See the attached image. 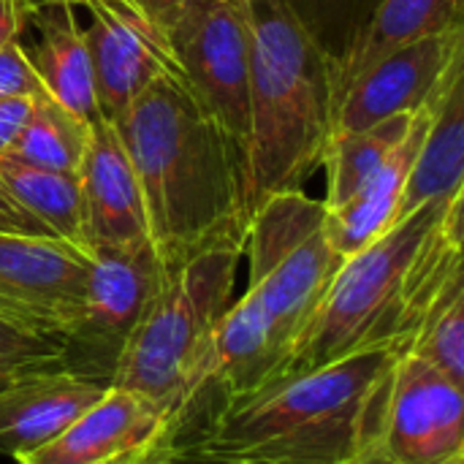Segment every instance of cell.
<instances>
[{
  "mask_svg": "<svg viewBox=\"0 0 464 464\" xmlns=\"http://www.w3.org/2000/svg\"><path fill=\"white\" fill-rule=\"evenodd\" d=\"M394 348L280 375L190 416L166 443L218 464H356L370 449Z\"/></svg>",
  "mask_w": 464,
  "mask_h": 464,
  "instance_id": "6da1fadb",
  "label": "cell"
},
{
  "mask_svg": "<svg viewBox=\"0 0 464 464\" xmlns=\"http://www.w3.org/2000/svg\"><path fill=\"white\" fill-rule=\"evenodd\" d=\"M139 177L160 266L247 242L242 147L177 73L158 76L114 122Z\"/></svg>",
  "mask_w": 464,
  "mask_h": 464,
  "instance_id": "7a4b0ae2",
  "label": "cell"
},
{
  "mask_svg": "<svg viewBox=\"0 0 464 464\" xmlns=\"http://www.w3.org/2000/svg\"><path fill=\"white\" fill-rule=\"evenodd\" d=\"M462 193L416 209L348 256L280 375L310 372L378 348L402 353L435 296L464 275Z\"/></svg>",
  "mask_w": 464,
  "mask_h": 464,
  "instance_id": "3957f363",
  "label": "cell"
},
{
  "mask_svg": "<svg viewBox=\"0 0 464 464\" xmlns=\"http://www.w3.org/2000/svg\"><path fill=\"white\" fill-rule=\"evenodd\" d=\"M253 57L242 198L247 218L272 196L302 190L334 139V54L288 0H250Z\"/></svg>",
  "mask_w": 464,
  "mask_h": 464,
  "instance_id": "277c9868",
  "label": "cell"
},
{
  "mask_svg": "<svg viewBox=\"0 0 464 464\" xmlns=\"http://www.w3.org/2000/svg\"><path fill=\"white\" fill-rule=\"evenodd\" d=\"M242 256L245 245L223 242L182 264L160 266V285L117 359L111 386L163 408L171 435L201 392L212 337L231 304Z\"/></svg>",
  "mask_w": 464,
  "mask_h": 464,
  "instance_id": "5b68a950",
  "label": "cell"
},
{
  "mask_svg": "<svg viewBox=\"0 0 464 464\" xmlns=\"http://www.w3.org/2000/svg\"><path fill=\"white\" fill-rule=\"evenodd\" d=\"M245 253L250 261L245 294L261 307L288 359L345 261L329 242L324 201L304 190L266 198L247 223Z\"/></svg>",
  "mask_w": 464,
  "mask_h": 464,
  "instance_id": "8992f818",
  "label": "cell"
},
{
  "mask_svg": "<svg viewBox=\"0 0 464 464\" xmlns=\"http://www.w3.org/2000/svg\"><path fill=\"white\" fill-rule=\"evenodd\" d=\"M150 3L163 22L177 76L242 147L253 57L250 0Z\"/></svg>",
  "mask_w": 464,
  "mask_h": 464,
  "instance_id": "52a82bcc",
  "label": "cell"
},
{
  "mask_svg": "<svg viewBox=\"0 0 464 464\" xmlns=\"http://www.w3.org/2000/svg\"><path fill=\"white\" fill-rule=\"evenodd\" d=\"M87 285L79 324L65 340L63 367L111 386L117 359L160 285V261L150 239L87 245Z\"/></svg>",
  "mask_w": 464,
  "mask_h": 464,
  "instance_id": "ba28073f",
  "label": "cell"
},
{
  "mask_svg": "<svg viewBox=\"0 0 464 464\" xmlns=\"http://www.w3.org/2000/svg\"><path fill=\"white\" fill-rule=\"evenodd\" d=\"M462 462V386L416 356H397L372 443L356 464Z\"/></svg>",
  "mask_w": 464,
  "mask_h": 464,
  "instance_id": "9c48e42d",
  "label": "cell"
},
{
  "mask_svg": "<svg viewBox=\"0 0 464 464\" xmlns=\"http://www.w3.org/2000/svg\"><path fill=\"white\" fill-rule=\"evenodd\" d=\"M87 266V250L65 239L0 234V318L68 340L82 315Z\"/></svg>",
  "mask_w": 464,
  "mask_h": 464,
  "instance_id": "30bf717a",
  "label": "cell"
},
{
  "mask_svg": "<svg viewBox=\"0 0 464 464\" xmlns=\"http://www.w3.org/2000/svg\"><path fill=\"white\" fill-rule=\"evenodd\" d=\"M98 117L117 122L163 73H177L163 22L150 0H82Z\"/></svg>",
  "mask_w": 464,
  "mask_h": 464,
  "instance_id": "8fae6325",
  "label": "cell"
},
{
  "mask_svg": "<svg viewBox=\"0 0 464 464\" xmlns=\"http://www.w3.org/2000/svg\"><path fill=\"white\" fill-rule=\"evenodd\" d=\"M464 60V27L419 38L364 73L337 101L334 136L370 128L397 114H416L443 90L454 65Z\"/></svg>",
  "mask_w": 464,
  "mask_h": 464,
  "instance_id": "7c38bea8",
  "label": "cell"
},
{
  "mask_svg": "<svg viewBox=\"0 0 464 464\" xmlns=\"http://www.w3.org/2000/svg\"><path fill=\"white\" fill-rule=\"evenodd\" d=\"M171 438V419L147 397L109 386V392L46 446L16 464H141Z\"/></svg>",
  "mask_w": 464,
  "mask_h": 464,
  "instance_id": "4fadbf2b",
  "label": "cell"
},
{
  "mask_svg": "<svg viewBox=\"0 0 464 464\" xmlns=\"http://www.w3.org/2000/svg\"><path fill=\"white\" fill-rule=\"evenodd\" d=\"M106 392L109 383L71 372L63 364L0 381V454L19 459L46 446Z\"/></svg>",
  "mask_w": 464,
  "mask_h": 464,
  "instance_id": "5bb4252c",
  "label": "cell"
},
{
  "mask_svg": "<svg viewBox=\"0 0 464 464\" xmlns=\"http://www.w3.org/2000/svg\"><path fill=\"white\" fill-rule=\"evenodd\" d=\"M79 179L84 196L87 245H125L150 239L139 177L114 122L98 117L90 125Z\"/></svg>",
  "mask_w": 464,
  "mask_h": 464,
  "instance_id": "9a60e30c",
  "label": "cell"
},
{
  "mask_svg": "<svg viewBox=\"0 0 464 464\" xmlns=\"http://www.w3.org/2000/svg\"><path fill=\"white\" fill-rule=\"evenodd\" d=\"M30 33V44H22L41 90L79 114L87 122L98 120L95 106V84H92V63L84 41V30L76 22L73 3H54L27 14L24 30Z\"/></svg>",
  "mask_w": 464,
  "mask_h": 464,
  "instance_id": "2e32d148",
  "label": "cell"
},
{
  "mask_svg": "<svg viewBox=\"0 0 464 464\" xmlns=\"http://www.w3.org/2000/svg\"><path fill=\"white\" fill-rule=\"evenodd\" d=\"M430 122V106L416 111L408 136L392 152V158L372 174V179L343 207L326 209V234L332 247L348 258L383 237L392 226L400 223V204L402 193L419 155L424 130Z\"/></svg>",
  "mask_w": 464,
  "mask_h": 464,
  "instance_id": "e0dca14e",
  "label": "cell"
},
{
  "mask_svg": "<svg viewBox=\"0 0 464 464\" xmlns=\"http://www.w3.org/2000/svg\"><path fill=\"white\" fill-rule=\"evenodd\" d=\"M464 179V60L454 65L443 90L430 103V122L413 160L400 220L416 209L462 193Z\"/></svg>",
  "mask_w": 464,
  "mask_h": 464,
  "instance_id": "ac0fdd59",
  "label": "cell"
},
{
  "mask_svg": "<svg viewBox=\"0 0 464 464\" xmlns=\"http://www.w3.org/2000/svg\"><path fill=\"white\" fill-rule=\"evenodd\" d=\"M464 0H381L372 16L356 30L340 57H334L337 101L348 84L389 57L392 52L438 33L464 27Z\"/></svg>",
  "mask_w": 464,
  "mask_h": 464,
  "instance_id": "d6986e66",
  "label": "cell"
},
{
  "mask_svg": "<svg viewBox=\"0 0 464 464\" xmlns=\"http://www.w3.org/2000/svg\"><path fill=\"white\" fill-rule=\"evenodd\" d=\"M0 179L52 237L87 247L84 196L79 174L38 169L14 155H5L0 158Z\"/></svg>",
  "mask_w": 464,
  "mask_h": 464,
  "instance_id": "ffe728a7",
  "label": "cell"
},
{
  "mask_svg": "<svg viewBox=\"0 0 464 464\" xmlns=\"http://www.w3.org/2000/svg\"><path fill=\"white\" fill-rule=\"evenodd\" d=\"M413 117L416 114H397L370 128L340 133L332 139L321 163L326 166V209L343 207L372 179V174L392 158V152L408 136Z\"/></svg>",
  "mask_w": 464,
  "mask_h": 464,
  "instance_id": "44dd1931",
  "label": "cell"
},
{
  "mask_svg": "<svg viewBox=\"0 0 464 464\" xmlns=\"http://www.w3.org/2000/svg\"><path fill=\"white\" fill-rule=\"evenodd\" d=\"M90 125L92 122L41 92L33 98L30 120L11 155L38 169L79 174L90 141Z\"/></svg>",
  "mask_w": 464,
  "mask_h": 464,
  "instance_id": "7402d4cb",
  "label": "cell"
},
{
  "mask_svg": "<svg viewBox=\"0 0 464 464\" xmlns=\"http://www.w3.org/2000/svg\"><path fill=\"white\" fill-rule=\"evenodd\" d=\"M400 356H416L464 383V275H457L427 307Z\"/></svg>",
  "mask_w": 464,
  "mask_h": 464,
  "instance_id": "603a6c76",
  "label": "cell"
},
{
  "mask_svg": "<svg viewBox=\"0 0 464 464\" xmlns=\"http://www.w3.org/2000/svg\"><path fill=\"white\" fill-rule=\"evenodd\" d=\"M63 356H65L63 337L24 332L0 318V381H8L30 370L63 364Z\"/></svg>",
  "mask_w": 464,
  "mask_h": 464,
  "instance_id": "cb8c5ba5",
  "label": "cell"
},
{
  "mask_svg": "<svg viewBox=\"0 0 464 464\" xmlns=\"http://www.w3.org/2000/svg\"><path fill=\"white\" fill-rule=\"evenodd\" d=\"M41 92H44L41 82H38L19 38L0 41V101L35 98Z\"/></svg>",
  "mask_w": 464,
  "mask_h": 464,
  "instance_id": "d4e9b609",
  "label": "cell"
},
{
  "mask_svg": "<svg viewBox=\"0 0 464 464\" xmlns=\"http://www.w3.org/2000/svg\"><path fill=\"white\" fill-rule=\"evenodd\" d=\"M33 98H8L0 101V158L16 150V141L30 120Z\"/></svg>",
  "mask_w": 464,
  "mask_h": 464,
  "instance_id": "484cf974",
  "label": "cell"
},
{
  "mask_svg": "<svg viewBox=\"0 0 464 464\" xmlns=\"http://www.w3.org/2000/svg\"><path fill=\"white\" fill-rule=\"evenodd\" d=\"M0 234H33V237H52L5 188L0 179Z\"/></svg>",
  "mask_w": 464,
  "mask_h": 464,
  "instance_id": "4316f807",
  "label": "cell"
},
{
  "mask_svg": "<svg viewBox=\"0 0 464 464\" xmlns=\"http://www.w3.org/2000/svg\"><path fill=\"white\" fill-rule=\"evenodd\" d=\"M24 22H27V14L14 8L8 0H0V41L19 38V33L24 30Z\"/></svg>",
  "mask_w": 464,
  "mask_h": 464,
  "instance_id": "83f0119b",
  "label": "cell"
},
{
  "mask_svg": "<svg viewBox=\"0 0 464 464\" xmlns=\"http://www.w3.org/2000/svg\"><path fill=\"white\" fill-rule=\"evenodd\" d=\"M141 464H218V462H207V459H196V457H188L182 451H174L169 446H158L147 459Z\"/></svg>",
  "mask_w": 464,
  "mask_h": 464,
  "instance_id": "f1b7e54d",
  "label": "cell"
},
{
  "mask_svg": "<svg viewBox=\"0 0 464 464\" xmlns=\"http://www.w3.org/2000/svg\"><path fill=\"white\" fill-rule=\"evenodd\" d=\"M14 8H19L22 14H33V11H38V8H44V5H54V3H73V5H79L82 0H8Z\"/></svg>",
  "mask_w": 464,
  "mask_h": 464,
  "instance_id": "f546056e",
  "label": "cell"
},
{
  "mask_svg": "<svg viewBox=\"0 0 464 464\" xmlns=\"http://www.w3.org/2000/svg\"><path fill=\"white\" fill-rule=\"evenodd\" d=\"M462 464H464V462H462Z\"/></svg>",
  "mask_w": 464,
  "mask_h": 464,
  "instance_id": "4dcf8cb0",
  "label": "cell"
}]
</instances>
